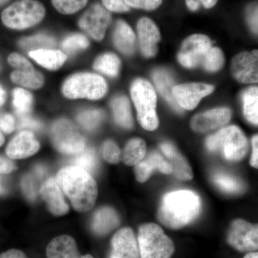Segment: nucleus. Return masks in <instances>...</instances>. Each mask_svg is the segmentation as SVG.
<instances>
[{"instance_id":"obj_1","label":"nucleus","mask_w":258,"mask_h":258,"mask_svg":"<svg viewBox=\"0 0 258 258\" xmlns=\"http://www.w3.org/2000/svg\"><path fill=\"white\" fill-rule=\"evenodd\" d=\"M202 200L191 190H176L166 194L158 210V219L171 229H180L189 225L200 215Z\"/></svg>"},{"instance_id":"obj_2","label":"nucleus","mask_w":258,"mask_h":258,"mask_svg":"<svg viewBox=\"0 0 258 258\" xmlns=\"http://www.w3.org/2000/svg\"><path fill=\"white\" fill-rule=\"evenodd\" d=\"M55 179L76 211L87 212L94 206L98 186L88 171L76 166H66L58 171Z\"/></svg>"},{"instance_id":"obj_3","label":"nucleus","mask_w":258,"mask_h":258,"mask_svg":"<svg viewBox=\"0 0 258 258\" xmlns=\"http://www.w3.org/2000/svg\"><path fill=\"white\" fill-rule=\"evenodd\" d=\"M210 152L219 153L229 161H240L248 152L249 145L244 132L237 125H228L210 136L205 142Z\"/></svg>"},{"instance_id":"obj_4","label":"nucleus","mask_w":258,"mask_h":258,"mask_svg":"<svg viewBox=\"0 0 258 258\" xmlns=\"http://www.w3.org/2000/svg\"><path fill=\"white\" fill-rule=\"evenodd\" d=\"M131 95L142 128L151 132L157 129L159 123L156 111L157 98L152 84L147 80L136 79L131 86Z\"/></svg>"},{"instance_id":"obj_5","label":"nucleus","mask_w":258,"mask_h":258,"mask_svg":"<svg viewBox=\"0 0 258 258\" xmlns=\"http://www.w3.org/2000/svg\"><path fill=\"white\" fill-rule=\"evenodd\" d=\"M138 244L142 258H171L175 250L173 241L154 223L141 226Z\"/></svg>"},{"instance_id":"obj_6","label":"nucleus","mask_w":258,"mask_h":258,"mask_svg":"<svg viewBox=\"0 0 258 258\" xmlns=\"http://www.w3.org/2000/svg\"><path fill=\"white\" fill-rule=\"evenodd\" d=\"M45 9L37 0H18L2 14V20L8 28L24 30L35 26L45 18Z\"/></svg>"},{"instance_id":"obj_7","label":"nucleus","mask_w":258,"mask_h":258,"mask_svg":"<svg viewBox=\"0 0 258 258\" xmlns=\"http://www.w3.org/2000/svg\"><path fill=\"white\" fill-rule=\"evenodd\" d=\"M108 90L106 81L98 75L81 73L73 75L62 85V93L71 99H100Z\"/></svg>"},{"instance_id":"obj_8","label":"nucleus","mask_w":258,"mask_h":258,"mask_svg":"<svg viewBox=\"0 0 258 258\" xmlns=\"http://www.w3.org/2000/svg\"><path fill=\"white\" fill-rule=\"evenodd\" d=\"M51 139L55 149L62 154L76 155L86 149V139L76 125L64 118L53 123Z\"/></svg>"},{"instance_id":"obj_9","label":"nucleus","mask_w":258,"mask_h":258,"mask_svg":"<svg viewBox=\"0 0 258 258\" xmlns=\"http://www.w3.org/2000/svg\"><path fill=\"white\" fill-rule=\"evenodd\" d=\"M212 47V42L208 36L195 34L183 42L178 54V60L181 66L187 69L202 66Z\"/></svg>"},{"instance_id":"obj_10","label":"nucleus","mask_w":258,"mask_h":258,"mask_svg":"<svg viewBox=\"0 0 258 258\" xmlns=\"http://www.w3.org/2000/svg\"><path fill=\"white\" fill-rule=\"evenodd\" d=\"M227 242L240 252H253L258 249V224L237 219L231 223Z\"/></svg>"},{"instance_id":"obj_11","label":"nucleus","mask_w":258,"mask_h":258,"mask_svg":"<svg viewBox=\"0 0 258 258\" xmlns=\"http://www.w3.org/2000/svg\"><path fill=\"white\" fill-rule=\"evenodd\" d=\"M111 15L98 3L93 4L82 15L79 25L83 31L94 40H103L108 27L111 23Z\"/></svg>"},{"instance_id":"obj_12","label":"nucleus","mask_w":258,"mask_h":258,"mask_svg":"<svg viewBox=\"0 0 258 258\" xmlns=\"http://www.w3.org/2000/svg\"><path fill=\"white\" fill-rule=\"evenodd\" d=\"M214 87L211 85L189 83L174 86L172 95L180 108L193 110L204 97L211 94Z\"/></svg>"},{"instance_id":"obj_13","label":"nucleus","mask_w":258,"mask_h":258,"mask_svg":"<svg viewBox=\"0 0 258 258\" xmlns=\"http://www.w3.org/2000/svg\"><path fill=\"white\" fill-rule=\"evenodd\" d=\"M234 79L242 83H258V50L237 54L231 62Z\"/></svg>"},{"instance_id":"obj_14","label":"nucleus","mask_w":258,"mask_h":258,"mask_svg":"<svg viewBox=\"0 0 258 258\" xmlns=\"http://www.w3.org/2000/svg\"><path fill=\"white\" fill-rule=\"evenodd\" d=\"M232 117L230 108L222 107L198 113L191 118L190 125L194 132L206 133L227 124Z\"/></svg>"},{"instance_id":"obj_15","label":"nucleus","mask_w":258,"mask_h":258,"mask_svg":"<svg viewBox=\"0 0 258 258\" xmlns=\"http://www.w3.org/2000/svg\"><path fill=\"white\" fill-rule=\"evenodd\" d=\"M139 254L133 230L123 227L117 231L111 240V252L108 258H139Z\"/></svg>"},{"instance_id":"obj_16","label":"nucleus","mask_w":258,"mask_h":258,"mask_svg":"<svg viewBox=\"0 0 258 258\" xmlns=\"http://www.w3.org/2000/svg\"><path fill=\"white\" fill-rule=\"evenodd\" d=\"M137 32L141 51L146 57L157 55V43L161 40L160 32L151 19L143 18L137 23Z\"/></svg>"},{"instance_id":"obj_17","label":"nucleus","mask_w":258,"mask_h":258,"mask_svg":"<svg viewBox=\"0 0 258 258\" xmlns=\"http://www.w3.org/2000/svg\"><path fill=\"white\" fill-rule=\"evenodd\" d=\"M156 171H160L164 174L173 173L170 163L157 152L149 153L134 168L136 178L141 183L146 182Z\"/></svg>"},{"instance_id":"obj_18","label":"nucleus","mask_w":258,"mask_h":258,"mask_svg":"<svg viewBox=\"0 0 258 258\" xmlns=\"http://www.w3.org/2000/svg\"><path fill=\"white\" fill-rule=\"evenodd\" d=\"M40 193L52 215L62 216L69 212V207L64 200L62 190L54 178H49L42 184Z\"/></svg>"},{"instance_id":"obj_19","label":"nucleus","mask_w":258,"mask_h":258,"mask_svg":"<svg viewBox=\"0 0 258 258\" xmlns=\"http://www.w3.org/2000/svg\"><path fill=\"white\" fill-rule=\"evenodd\" d=\"M40 147V143L31 132L23 131L8 144L6 154L10 159H25L36 154Z\"/></svg>"},{"instance_id":"obj_20","label":"nucleus","mask_w":258,"mask_h":258,"mask_svg":"<svg viewBox=\"0 0 258 258\" xmlns=\"http://www.w3.org/2000/svg\"><path fill=\"white\" fill-rule=\"evenodd\" d=\"M160 149L166 159L173 168V173L180 181H189L192 179L193 171L186 159L172 144L164 142L160 144Z\"/></svg>"},{"instance_id":"obj_21","label":"nucleus","mask_w":258,"mask_h":258,"mask_svg":"<svg viewBox=\"0 0 258 258\" xmlns=\"http://www.w3.org/2000/svg\"><path fill=\"white\" fill-rule=\"evenodd\" d=\"M47 258H81L73 237L60 235L50 241L46 249Z\"/></svg>"},{"instance_id":"obj_22","label":"nucleus","mask_w":258,"mask_h":258,"mask_svg":"<svg viewBox=\"0 0 258 258\" xmlns=\"http://www.w3.org/2000/svg\"><path fill=\"white\" fill-rule=\"evenodd\" d=\"M120 223L119 217L113 208L99 209L93 217L91 227L96 235H105L114 230Z\"/></svg>"},{"instance_id":"obj_23","label":"nucleus","mask_w":258,"mask_h":258,"mask_svg":"<svg viewBox=\"0 0 258 258\" xmlns=\"http://www.w3.org/2000/svg\"><path fill=\"white\" fill-rule=\"evenodd\" d=\"M115 46L122 53L131 55L135 50V34L128 24L123 20H118L115 23L113 34Z\"/></svg>"},{"instance_id":"obj_24","label":"nucleus","mask_w":258,"mask_h":258,"mask_svg":"<svg viewBox=\"0 0 258 258\" xmlns=\"http://www.w3.org/2000/svg\"><path fill=\"white\" fill-rule=\"evenodd\" d=\"M29 55L42 67L51 71L60 69L67 59V55L62 51L51 49L30 51Z\"/></svg>"},{"instance_id":"obj_25","label":"nucleus","mask_w":258,"mask_h":258,"mask_svg":"<svg viewBox=\"0 0 258 258\" xmlns=\"http://www.w3.org/2000/svg\"><path fill=\"white\" fill-rule=\"evenodd\" d=\"M152 77L159 92L162 95V96L175 111L181 112V108L173 97L172 91L174 87V80L171 77V74L166 70L159 69L154 71Z\"/></svg>"},{"instance_id":"obj_26","label":"nucleus","mask_w":258,"mask_h":258,"mask_svg":"<svg viewBox=\"0 0 258 258\" xmlns=\"http://www.w3.org/2000/svg\"><path fill=\"white\" fill-rule=\"evenodd\" d=\"M111 106L116 123L125 128H132L133 118L128 98L123 96L115 97L111 101Z\"/></svg>"},{"instance_id":"obj_27","label":"nucleus","mask_w":258,"mask_h":258,"mask_svg":"<svg viewBox=\"0 0 258 258\" xmlns=\"http://www.w3.org/2000/svg\"><path fill=\"white\" fill-rule=\"evenodd\" d=\"M147 155V145L143 139H131L123 149L122 161L125 165L136 166Z\"/></svg>"},{"instance_id":"obj_28","label":"nucleus","mask_w":258,"mask_h":258,"mask_svg":"<svg viewBox=\"0 0 258 258\" xmlns=\"http://www.w3.org/2000/svg\"><path fill=\"white\" fill-rule=\"evenodd\" d=\"M242 99L246 119L252 124L258 125V87L252 86L244 90Z\"/></svg>"},{"instance_id":"obj_29","label":"nucleus","mask_w":258,"mask_h":258,"mask_svg":"<svg viewBox=\"0 0 258 258\" xmlns=\"http://www.w3.org/2000/svg\"><path fill=\"white\" fill-rule=\"evenodd\" d=\"M212 181L224 192L236 195L243 192L244 190V185L241 180L226 173H215L212 175Z\"/></svg>"},{"instance_id":"obj_30","label":"nucleus","mask_w":258,"mask_h":258,"mask_svg":"<svg viewBox=\"0 0 258 258\" xmlns=\"http://www.w3.org/2000/svg\"><path fill=\"white\" fill-rule=\"evenodd\" d=\"M11 79L16 84L25 87L38 89L44 84V78L40 73L32 71H16L11 74Z\"/></svg>"},{"instance_id":"obj_31","label":"nucleus","mask_w":258,"mask_h":258,"mask_svg":"<svg viewBox=\"0 0 258 258\" xmlns=\"http://www.w3.org/2000/svg\"><path fill=\"white\" fill-rule=\"evenodd\" d=\"M120 67L119 58L115 54L110 52L99 56L93 64V68L96 71L110 77L118 76Z\"/></svg>"},{"instance_id":"obj_32","label":"nucleus","mask_w":258,"mask_h":258,"mask_svg":"<svg viewBox=\"0 0 258 258\" xmlns=\"http://www.w3.org/2000/svg\"><path fill=\"white\" fill-rule=\"evenodd\" d=\"M45 170L41 166H37L33 174H27L22 179V189L26 198L30 201L36 199L38 194V181L43 177Z\"/></svg>"},{"instance_id":"obj_33","label":"nucleus","mask_w":258,"mask_h":258,"mask_svg":"<svg viewBox=\"0 0 258 258\" xmlns=\"http://www.w3.org/2000/svg\"><path fill=\"white\" fill-rule=\"evenodd\" d=\"M71 162L73 166L81 168L88 173L94 172L98 166V159L92 148L85 149L83 152L74 155Z\"/></svg>"},{"instance_id":"obj_34","label":"nucleus","mask_w":258,"mask_h":258,"mask_svg":"<svg viewBox=\"0 0 258 258\" xmlns=\"http://www.w3.org/2000/svg\"><path fill=\"white\" fill-rule=\"evenodd\" d=\"M19 45L25 50L30 51L50 49L55 45L53 37L46 35H37L35 36L25 37L19 41Z\"/></svg>"},{"instance_id":"obj_35","label":"nucleus","mask_w":258,"mask_h":258,"mask_svg":"<svg viewBox=\"0 0 258 258\" xmlns=\"http://www.w3.org/2000/svg\"><path fill=\"white\" fill-rule=\"evenodd\" d=\"M32 103V95L23 88H16L13 91V106L19 116L28 115L31 111Z\"/></svg>"},{"instance_id":"obj_36","label":"nucleus","mask_w":258,"mask_h":258,"mask_svg":"<svg viewBox=\"0 0 258 258\" xmlns=\"http://www.w3.org/2000/svg\"><path fill=\"white\" fill-rule=\"evenodd\" d=\"M89 46V41L84 35L74 34L64 39L62 48L69 55H73L80 50H85Z\"/></svg>"},{"instance_id":"obj_37","label":"nucleus","mask_w":258,"mask_h":258,"mask_svg":"<svg viewBox=\"0 0 258 258\" xmlns=\"http://www.w3.org/2000/svg\"><path fill=\"white\" fill-rule=\"evenodd\" d=\"M103 118V112L100 110L91 109L80 113L77 120L83 128L91 131L100 124Z\"/></svg>"},{"instance_id":"obj_38","label":"nucleus","mask_w":258,"mask_h":258,"mask_svg":"<svg viewBox=\"0 0 258 258\" xmlns=\"http://www.w3.org/2000/svg\"><path fill=\"white\" fill-rule=\"evenodd\" d=\"M224 55L218 47H212L205 57L202 67L208 72H217L224 64Z\"/></svg>"},{"instance_id":"obj_39","label":"nucleus","mask_w":258,"mask_h":258,"mask_svg":"<svg viewBox=\"0 0 258 258\" xmlns=\"http://www.w3.org/2000/svg\"><path fill=\"white\" fill-rule=\"evenodd\" d=\"M88 0H52V5L59 13L71 15L83 9L87 4Z\"/></svg>"},{"instance_id":"obj_40","label":"nucleus","mask_w":258,"mask_h":258,"mask_svg":"<svg viewBox=\"0 0 258 258\" xmlns=\"http://www.w3.org/2000/svg\"><path fill=\"white\" fill-rule=\"evenodd\" d=\"M101 153L103 159L111 164H117L122 158L119 147L112 140H107L103 144Z\"/></svg>"},{"instance_id":"obj_41","label":"nucleus","mask_w":258,"mask_h":258,"mask_svg":"<svg viewBox=\"0 0 258 258\" xmlns=\"http://www.w3.org/2000/svg\"><path fill=\"white\" fill-rule=\"evenodd\" d=\"M245 18L249 28L258 35V3H252L247 7Z\"/></svg>"},{"instance_id":"obj_42","label":"nucleus","mask_w":258,"mask_h":258,"mask_svg":"<svg viewBox=\"0 0 258 258\" xmlns=\"http://www.w3.org/2000/svg\"><path fill=\"white\" fill-rule=\"evenodd\" d=\"M127 5L136 9L152 11L157 9L162 3V0H124Z\"/></svg>"},{"instance_id":"obj_43","label":"nucleus","mask_w":258,"mask_h":258,"mask_svg":"<svg viewBox=\"0 0 258 258\" xmlns=\"http://www.w3.org/2000/svg\"><path fill=\"white\" fill-rule=\"evenodd\" d=\"M10 64L19 71H32L34 70L31 63L23 56L18 53L11 54L8 57Z\"/></svg>"},{"instance_id":"obj_44","label":"nucleus","mask_w":258,"mask_h":258,"mask_svg":"<svg viewBox=\"0 0 258 258\" xmlns=\"http://www.w3.org/2000/svg\"><path fill=\"white\" fill-rule=\"evenodd\" d=\"M103 6L108 11L114 13H126L130 10L124 0H101Z\"/></svg>"},{"instance_id":"obj_45","label":"nucleus","mask_w":258,"mask_h":258,"mask_svg":"<svg viewBox=\"0 0 258 258\" xmlns=\"http://www.w3.org/2000/svg\"><path fill=\"white\" fill-rule=\"evenodd\" d=\"M42 128V123L29 115L19 116L18 128L28 129V131H38Z\"/></svg>"},{"instance_id":"obj_46","label":"nucleus","mask_w":258,"mask_h":258,"mask_svg":"<svg viewBox=\"0 0 258 258\" xmlns=\"http://www.w3.org/2000/svg\"><path fill=\"white\" fill-rule=\"evenodd\" d=\"M0 128L5 133H12L15 129L14 118L10 114L3 115L0 118Z\"/></svg>"},{"instance_id":"obj_47","label":"nucleus","mask_w":258,"mask_h":258,"mask_svg":"<svg viewBox=\"0 0 258 258\" xmlns=\"http://www.w3.org/2000/svg\"><path fill=\"white\" fill-rule=\"evenodd\" d=\"M249 164L254 169H258V134L252 138V154Z\"/></svg>"},{"instance_id":"obj_48","label":"nucleus","mask_w":258,"mask_h":258,"mask_svg":"<svg viewBox=\"0 0 258 258\" xmlns=\"http://www.w3.org/2000/svg\"><path fill=\"white\" fill-rule=\"evenodd\" d=\"M16 169L14 163L10 159L0 157V174H9Z\"/></svg>"},{"instance_id":"obj_49","label":"nucleus","mask_w":258,"mask_h":258,"mask_svg":"<svg viewBox=\"0 0 258 258\" xmlns=\"http://www.w3.org/2000/svg\"><path fill=\"white\" fill-rule=\"evenodd\" d=\"M0 258H28L22 251L18 249H10L7 252H3L0 255Z\"/></svg>"},{"instance_id":"obj_50","label":"nucleus","mask_w":258,"mask_h":258,"mask_svg":"<svg viewBox=\"0 0 258 258\" xmlns=\"http://www.w3.org/2000/svg\"><path fill=\"white\" fill-rule=\"evenodd\" d=\"M186 5L191 11H197L200 8V0H186Z\"/></svg>"},{"instance_id":"obj_51","label":"nucleus","mask_w":258,"mask_h":258,"mask_svg":"<svg viewBox=\"0 0 258 258\" xmlns=\"http://www.w3.org/2000/svg\"><path fill=\"white\" fill-rule=\"evenodd\" d=\"M218 0H200V4L206 9H210L217 4Z\"/></svg>"},{"instance_id":"obj_52","label":"nucleus","mask_w":258,"mask_h":258,"mask_svg":"<svg viewBox=\"0 0 258 258\" xmlns=\"http://www.w3.org/2000/svg\"><path fill=\"white\" fill-rule=\"evenodd\" d=\"M5 99H6V93H5L4 88L0 86V106L4 104Z\"/></svg>"},{"instance_id":"obj_53","label":"nucleus","mask_w":258,"mask_h":258,"mask_svg":"<svg viewBox=\"0 0 258 258\" xmlns=\"http://www.w3.org/2000/svg\"><path fill=\"white\" fill-rule=\"evenodd\" d=\"M244 258H258V252H249Z\"/></svg>"},{"instance_id":"obj_54","label":"nucleus","mask_w":258,"mask_h":258,"mask_svg":"<svg viewBox=\"0 0 258 258\" xmlns=\"http://www.w3.org/2000/svg\"><path fill=\"white\" fill-rule=\"evenodd\" d=\"M4 137H3V134H2L1 131H0V147L3 145V143H4Z\"/></svg>"},{"instance_id":"obj_55","label":"nucleus","mask_w":258,"mask_h":258,"mask_svg":"<svg viewBox=\"0 0 258 258\" xmlns=\"http://www.w3.org/2000/svg\"><path fill=\"white\" fill-rule=\"evenodd\" d=\"M5 188L3 187V184L1 183V180H0V195H3L5 194Z\"/></svg>"},{"instance_id":"obj_56","label":"nucleus","mask_w":258,"mask_h":258,"mask_svg":"<svg viewBox=\"0 0 258 258\" xmlns=\"http://www.w3.org/2000/svg\"><path fill=\"white\" fill-rule=\"evenodd\" d=\"M81 258H93V256H91V254H86V255H83Z\"/></svg>"},{"instance_id":"obj_57","label":"nucleus","mask_w":258,"mask_h":258,"mask_svg":"<svg viewBox=\"0 0 258 258\" xmlns=\"http://www.w3.org/2000/svg\"><path fill=\"white\" fill-rule=\"evenodd\" d=\"M8 1V0H0V6H1V5H4L5 3H6Z\"/></svg>"}]
</instances>
